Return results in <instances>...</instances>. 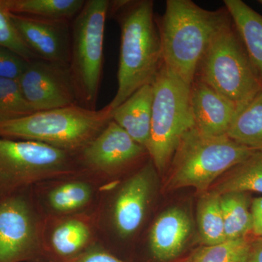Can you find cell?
<instances>
[{"instance_id": "6da1fadb", "label": "cell", "mask_w": 262, "mask_h": 262, "mask_svg": "<svg viewBox=\"0 0 262 262\" xmlns=\"http://www.w3.org/2000/svg\"><path fill=\"white\" fill-rule=\"evenodd\" d=\"M110 9L121 30L118 85L107 104L114 110L141 87L152 83L163 59L153 1L111 2Z\"/></svg>"}, {"instance_id": "7a4b0ae2", "label": "cell", "mask_w": 262, "mask_h": 262, "mask_svg": "<svg viewBox=\"0 0 262 262\" xmlns=\"http://www.w3.org/2000/svg\"><path fill=\"white\" fill-rule=\"evenodd\" d=\"M230 20L225 8L209 10L191 0H167L164 14L156 20L163 65L191 85L208 45Z\"/></svg>"}, {"instance_id": "3957f363", "label": "cell", "mask_w": 262, "mask_h": 262, "mask_svg": "<svg viewBox=\"0 0 262 262\" xmlns=\"http://www.w3.org/2000/svg\"><path fill=\"white\" fill-rule=\"evenodd\" d=\"M157 170L151 160L128 177L104 188L94 214L98 243L115 254L144 228L152 203Z\"/></svg>"}, {"instance_id": "277c9868", "label": "cell", "mask_w": 262, "mask_h": 262, "mask_svg": "<svg viewBox=\"0 0 262 262\" xmlns=\"http://www.w3.org/2000/svg\"><path fill=\"white\" fill-rule=\"evenodd\" d=\"M256 151L227 136L203 135L192 127L184 136L169 165L164 190L193 187L208 192L216 179Z\"/></svg>"}, {"instance_id": "5b68a950", "label": "cell", "mask_w": 262, "mask_h": 262, "mask_svg": "<svg viewBox=\"0 0 262 262\" xmlns=\"http://www.w3.org/2000/svg\"><path fill=\"white\" fill-rule=\"evenodd\" d=\"M113 110H89L80 105L37 112L0 124V137L37 141L77 152L96 137L112 120Z\"/></svg>"}, {"instance_id": "8992f818", "label": "cell", "mask_w": 262, "mask_h": 262, "mask_svg": "<svg viewBox=\"0 0 262 262\" xmlns=\"http://www.w3.org/2000/svg\"><path fill=\"white\" fill-rule=\"evenodd\" d=\"M153 85L151 129L146 149L157 172L168 170L179 143L194 127L190 85L162 63Z\"/></svg>"}, {"instance_id": "52a82bcc", "label": "cell", "mask_w": 262, "mask_h": 262, "mask_svg": "<svg viewBox=\"0 0 262 262\" xmlns=\"http://www.w3.org/2000/svg\"><path fill=\"white\" fill-rule=\"evenodd\" d=\"M194 79L223 95L239 110L262 91L261 81L232 20L208 45L196 67Z\"/></svg>"}, {"instance_id": "ba28073f", "label": "cell", "mask_w": 262, "mask_h": 262, "mask_svg": "<svg viewBox=\"0 0 262 262\" xmlns=\"http://www.w3.org/2000/svg\"><path fill=\"white\" fill-rule=\"evenodd\" d=\"M78 172L75 152L0 137V201L42 181Z\"/></svg>"}, {"instance_id": "9c48e42d", "label": "cell", "mask_w": 262, "mask_h": 262, "mask_svg": "<svg viewBox=\"0 0 262 262\" xmlns=\"http://www.w3.org/2000/svg\"><path fill=\"white\" fill-rule=\"evenodd\" d=\"M108 0H88L72 25L70 69L78 103L96 110L102 75L105 24Z\"/></svg>"}, {"instance_id": "30bf717a", "label": "cell", "mask_w": 262, "mask_h": 262, "mask_svg": "<svg viewBox=\"0 0 262 262\" xmlns=\"http://www.w3.org/2000/svg\"><path fill=\"white\" fill-rule=\"evenodd\" d=\"M149 159L147 149L113 120L76 152L79 171L96 179L105 187L119 182L121 177H128Z\"/></svg>"}, {"instance_id": "8fae6325", "label": "cell", "mask_w": 262, "mask_h": 262, "mask_svg": "<svg viewBox=\"0 0 262 262\" xmlns=\"http://www.w3.org/2000/svg\"><path fill=\"white\" fill-rule=\"evenodd\" d=\"M31 188L0 201V262H46L44 217Z\"/></svg>"}, {"instance_id": "7c38bea8", "label": "cell", "mask_w": 262, "mask_h": 262, "mask_svg": "<svg viewBox=\"0 0 262 262\" xmlns=\"http://www.w3.org/2000/svg\"><path fill=\"white\" fill-rule=\"evenodd\" d=\"M104 188L96 179L78 172L42 181L31 191L45 218L94 214Z\"/></svg>"}, {"instance_id": "4fadbf2b", "label": "cell", "mask_w": 262, "mask_h": 262, "mask_svg": "<svg viewBox=\"0 0 262 262\" xmlns=\"http://www.w3.org/2000/svg\"><path fill=\"white\" fill-rule=\"evenodd\" d=\"M18 82L35 113L79 105L69 64L41 58L29 61Z\"/></svg>"}, {"instance_id": "5bb4252c", "label": "cell", "mask_w": 262, "mask_h": 262, "mask_svg": "<svg viewBox=\"0 0 262 262\" xmlns=\"http://www.w3.org/2000/svg\"><path fill=\"white\" fill-rule=\"evenodd\" d=\"M98 244L94 215L45 217L42 246L46 262H69Z\"/></svg>"}, {"instance_id": "9a60e30c", "label": "cell", "mask_w": 262, "mask_h": 262, "mask_svg": "<svg viewBox=\"0 0 262 262\" xmlns=\"http://www.w3.org/2000/svg\"><path fill=\"white\" fill-rule=\"evenodd\" d=\"M24 42L38 58L70 64L72 27L70 21L48 20L10 13Z\"/></svg>"}, {"instance_id": "2e32d148", "label": "cell", "mask_w": 262, "mask_h": 262, "mask_svg": "<svg viewBox=\"0 0 262 262\" xmlns=\"http://www.w3.org/2000/svg\"><path fill=\"white\" fill-rule=\"evenodd\" d=\"M190 104L194 127L203 135L227 136L238 106L201 81L190 85Z\"/></svg>"}, {"instance_id": "e0dca14e", "label": "cell", "mask_w": 262, "mask_h": 262, "mask_svg": "<svg viewBox=\"0 0 262 262\" xmlns=\"http://www.w3.org/2000/svg\"><path fill=\"white\" fill-rule=\"evenodd\" d=\"M192 224L182 208H170L150 226L146 244L151 258L159 261H170L180 254L191 233Z\"/></svg>"}, {"instance_id": "ac0fdd59", "label": "cell", "mask_w": 262, "mask_h": 262, "mask_svg": "<svg viewBox=\"0 0 262 262\" xmlns=\"http://www.w3.org/2000/svg\"><path fill=\"white\" fill-rule=\"evenodd\" d=\"M152 101V83L145 84L113 110L112 114V120L146 149L151 129Z\"/></svg>"}, {"instance_id": "d6986e66", "label": "cell", "mask_w": 262, "mask_h": 262, "mask_svg": "<svg viewBox=\"0 0 262 262\" xmlns=\"http://www.w3.org/2000/svg\"><path fill=\"white\" fill-rule=\"evenodd\" d=\"M224 4L262 84V15L241 0Z\"/></svg>"}, {"instance_id": "ffe728a7", "label": "cell", "mask_w": 262, "mask_h": 262, "mask_svg": "<svg viewBox=\"0 0 262 262\" xmlns=\"http://www.w3.org/2000/svg\"><path fill=\"white\" fill-rule=\"evenodd\" d=\"M220 178L209 189L220 195L234 192L262 193V149L255 151Z\"/></svg>"}, {"instance_id": "44dd1931", "label": "cell", "mask_w": 262, "mask_h": 262, "mask_svg": "<svg viewBox=\"0 0 262 262\" xmlns=\"http://www.w3.org/2000/svg\"><path fill=\"white\" fill-rule=\"evenodd\" d=\"M8 12L48 20L70 21L80 13L84 0H0Z\"/></svg>"}, {"instance_id": "7402d4cb", "label": "cell", "mask_w": 262, "mask_h": 262, "mask_svg": "<svg viewBox=\"0 0 262 262\" xmlns=\"http://www.w3.org/2000/svg\"><path fill=\"white\" fill-rule=\"evenodd\" d=\"M227 136L241 145L262 149V91L239 108Z\"/></svg>"}, {"instance_id": "603a6c76", "label": "cell", "mask_w": 262, "mask_h": 262, "mask_svg": "<svg viewBox=\"0 0 262 262\" xmlns=\"http://www.w3.org/2000/svg\"><path fill=\"white\" fill-rule=\"evenodd\" d=\"M226 241L247 237L252 232L253 220L246 192H228L220 195Z\"/></svg>"}, {"instance_id": "cb8c5ba5", "label": "cell", "mask_w": 262, "mask_h": 262, "mask_svg": "<svg viewBox=\"0 0 262 262\" xmlns=\"http://www.w3.org/2000/svg\"><path fill=\"white\" fill-rule=\"evenodd\" d=\"M196 220L204 246H213L227 241L220 194L211 190L202 194L196 208Z\"/></svg>"}, {"instance_id": "d4e9b609", "label": "cell", "mask_w": 262, "mask_h": 262, "mask_svg": "<svg viewBox=\"0 0 262 262\" xmlns=\"http://www.w3.org/2000/svg\"><path fill=\"white\" fill-rule=\"evenodd\" d=\"M247 237L198 248L184 262H244L249 249Z\"/></svg>"}, {"instance_id": "484cf974", "label": "cell", "mask_w": 262, "mask_h": 262, "mask_svg": "<svg viewBox=\"0 0 262 262\" xmlns=\"http://www.w3.org/2000/svg\"><path fill=\"white\" fill-rule=\"evenodd\" d=\"M34 113L26 101L18 80L0 77V124Z\"/></svg>"}, {"instance_id": "4316f807", "label": "cell", "mask_w": 262, "mask_h": 262, "mask_svg": "<svg viewBox=\"0 0 262 262\" xmlns=\"http://www.w3.org/2000/svg\"><path fill=\"white\" fill-rule=\"evenodd\" d=\"M0 47L14 52L27 61L38 59V57L27 46L10 18V13L0 1Z\"/></svg>"}, {"instance_id": "83f0119b", "label": "cell", "mask_w": 262, "mask_h": 262, "mask_svg": "<svg viewBox=\"0 0 262 262\" xmlns=\"http://www.w3.org/2000/svg\"><path fill=\"white\" fill-rule=\"evenodd\" d=\"M28 62L14 52L0 47V77L18 80Z\"/></svg>"}, {"instance_id": "f1b7e54d", "label": "cell", "mask_w": 262, "mask_h": 262, "mask_svg": "<svg viewBox=\"0 0 262 262\" xmlns=\"http://www.w3.org/2000/svg\"><path fill=\"white\" fill-rule=\"evenodd\" d=\"M69 262H127L103 247L101 244L88 250L78 257Z\"/></svg>"}, {"instance_id": "f546056e", "label": "cell", "mask_w": 262, "mask_h": 262, "mask_svg": "<svg viewBox=\"0 0 262 262\" xmlns=\"http://www.w3.org/2000/svg\"><path fill=\"white\" fill-rule=\"evenodd\" d=\"M253 227L251 233L256 237H262V196L255 198L251 207Z\"/></svg>"}, {"instance_id": "4dcf8cb0", "label": "cell", "mask_w": 262, "mask_h": 262, "mask_svg": "<svg viewBox=\"0 0 262 262\" xmlns=\"http://www.w3.org/2000/svg\"><path fill=\"white\" fill-rule=\"evenodd\" d=\"M244 262H262V237L250 241L249 249Z\"/></svg>"}, {"instance_id": "1f68e13d", "label": "cell", "mask_w": 262, "mask_h": 262, "mask_svg": "<svg viewBox=\"0 0 262 262\" xmlns=\"http://www.w3.org/2000/svg\"><path fill=\"white\" fill-rule=\"evenodd\" d=\"M258 3H259L260 4L262 5V0H259V1H258Z\"/></svg>"}]
</instances>
